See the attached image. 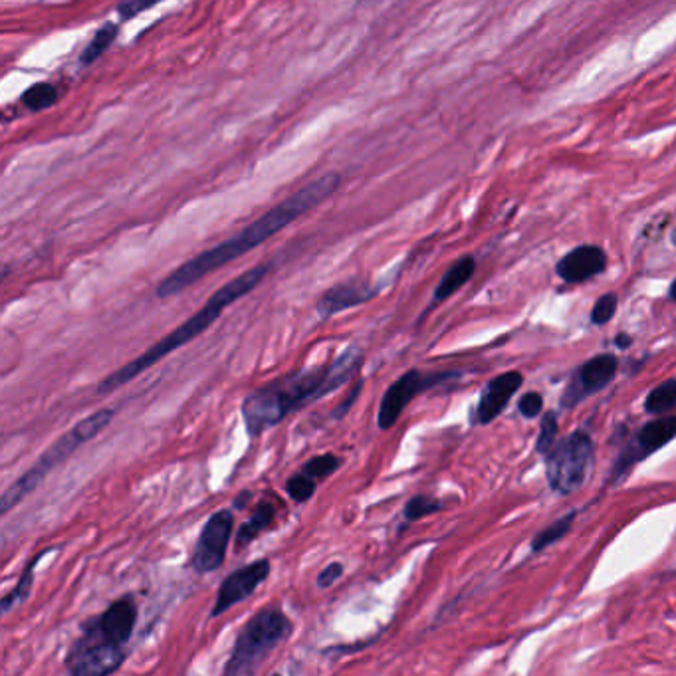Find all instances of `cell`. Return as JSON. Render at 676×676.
<instances>
[{
    "label": "cell",
    "mask_w": 676,
    "mask_h": 676,
    "mask_svg": "<svg viewBox=\"0 0 676 676\" xmlns=\"http://www.w3.org/2000/svg\"><path fill=\"white\" fill-rule=\"evenodd\" d=\"M339 183H341V177L338 173H328L320 179L310 181L306 187L296 191L286 201L278 203L274 209L264 213L254 223L244 226L234 236L226 238L221 244H217L213 248H207L205 252L197 254L195 258H191V260L183 262L179 268H175L157 286V290H155L157 298L167 300V298L181 294L183 290L191 288L193 284H197L205 276H209L215 270L230 264L232 260L244 256L252 248L264 244L268 238L276 236L280 230H284L286 226L292 225L294 221H298L300 217H304L306 213H310L312 209H316L324 201H328L338 191Z\"/></svg>",
    "instance_id": "obj_1"
},
{
    "label": "cell",
    "mask_w": 676,
    "mask_h": 676,
    "mask_svg": "<svg viewBox=\"0 0 676 676\" xmlns=\"http://www.w3.org/2000/svg\"><path fill=\"white\" fill-rule=\"evenodd\" d=\"M363 363L359 347H347L336 361L300 369L252 391L242 401V421L250 439L280 425L290 413L324 399L345 385Z\"/></svg>",
    "instance_id": "obj_2"
},
{
    "label": "cell",
    "mask_w": 676,
    "mask_h": 676,
    "mask_svg": "<svg viewBox=\"0 0 676 676\" xmlns=\"http://www.w3.org/2000/svg\"><path fill=\"white\" fill-rule=\"evenodd\" d=\"M268 272H270V264L264 262V264H258V266L242 272L240 276L232 278L230 282H226L225 286L219 288L197 314H193L189 320H185L181 326H177L165 338L155 341L147 351H143L141 355H137L135 359H131L129 363H125L123 367H119L117 371L110 373L96 387L98 395L113 393L115 389L133 381L143 371H147L149 367H153L155 363L165 359L169 353L181 349L183 345H187L193 339L199 338L201 334H205L223 316V312L228 306H232L234 302H238L240 298L250 294L256 286H260Z\"/></svg>",
    "instance_id": "obj_3"
},
{
    "label": "cell",
    "mask_w": 676,
    "mask_h": 676,
    "mask_svg": "<svg viewBox=\"0 0 676 676\" xmlns=\"http://www.w3.org/2000/svg\"><path fill=\"white\" fill-rule=\"evenodd\" d=\"M137 603L123 595L88 619L66 655V671L74 676H106L115 673L127 655V643L137 625Z\"/></svg>",
    "instance_id": "obj_4"
},
{
    "label": "cell",
    "mask_w": 676,
    "mask_h": 676,
    "mask_svg": "<svg viewBox=\"0 0 676 676\" xmlns=\"http://www.w3.org/2000/svg\"><path fill=\"white\" fill-rule=\"evenodd\" d=\"M113 409H100L80 423H76L68 433H64L60 439H56L46 451L38 456V460L18 478L14 480L0 498V512L8 514L14 506H18L30 492H34L42 480L64 460H68L80 447H84L88 441L98 437L113 419Z\"/></svg>",
    "instance_id": "obj_5"
},
{
    "label": "cell",
    "mask_w": 676,
    "mask_h": 676,
    "mask_svg": "<svg viewBox=\"0 0 676 676\" xmlns=\"http://www.w3.org/2000/svg\"><path fill=\"white\" fill-rule=\"evenodd\" d=\"M292 619L276 609L264 607L250 617L236 635L232 653L225 665L226 676L254 675L268 661V657L292 637Z\"/></svg>",
    "instance_id": "obj_6"
},
{
    "label": "cell",
    "mask_w": 676,
    "mask_h": 676,
    "mask_svg": "<svg viewBox=\"0 0 676 676\" xmlns=\"http://www.w3.org/2000/svg\"><path fill=\"white\" fill-rule=\"evenodd\" d=\"M595 445L589 433L573 431L546 454V476L550 488L562 496L579 490L593 464Z\"/></svg>",
    "instance_id": "obj_7"
},
{
    "label": "cell",
    "mask_w": 676,
    "mask_h": 676,
    "mask_svg": "<svg viewBox=\"0 0 676 676\" xmlns=\"http://www.w3.org/2000/svg\"><path fill=\"white\" fill-rule=\"evenodd\" d=\"M452 377H458V375L452 371H441V373H423L421 369L405 371L397 381H393L387 387L385 395L381 397L379 411H377V427L381 431L393 429L413 399L449 381Z\"/></svg>",
    "instance_id": "obj_8"
},
{
    "label": "cell",
    "mask_w": 676,
    "mask_h": 676,
    "mask_svg": "<svg viewBox=\"0 0 676 676\" xmlns=\"http://www.w3.org/2000/svg\"><path fill=\"white\" fill-rule=\"evenodd\" d=\"M675 437L676 415L663 417V419L647 423L643 429L637 431V435L627 443V447L623 449V452L619 454V458L615 460V464L611 468V482H617L619 478H623L625 474H629V470L637 462L647 460L651 454L661 451Z\"/></svg>",
    "instance_id": "obj_9"
},
{
    "label": "cell",
    "mask_w": 676,
    "mask_h": 676,
    "mask_svg": "<svg viewBox=\"0 0 676 676\" xmlns=\"http://www.w3.org/2000/svg\"><path fill=\"white\" fill-rule=\"evenodd\" d=\"M234 532V514L230 510L215 512L201 530L189 565L197 573H211L225 564L226 550Z\"/></svg>",
    "instance_id": "obj_10"
},
{
    "label": "cell",
    "mask_w": 676,
    "mask_h": 676,
    "mask_svg": "<svg viewBox=\"0 0 676 676\" xmlns=\"http://www.w3.org/2000/svg\"><path fill=\"white\" fill-rule=\"evenodd\" d=\"M619 369V359L613 353H601L587 359L579 369H575L573 377L565 387L560 405L564 409H573L583 403L587 397L603 391L613 379Z\"/></svg>",
    "instance_id": "obj_11"
},
{
    "label": "cell",
    "mask_w": 676,
    "mask_h": 676,
    "mask_svg": "<svg viewBox=\"0 0 676 676\" xmlns=\"http://www.w3.org/2000/svg\"><path fill=\"white\" fill-rule=\"evenodd\" d=\"M272 565L268 560H258L252 564L244 565L236 571H232L230 575H226L217 591V599H215V607L211 617H221L225 615L228 609H232L234 605L246 601L252 593H256V589L268 579Z\"/></svg>",
    "instance_id": "obj_12"
},
{
    "label": "cell",
    "mask_w": 676,
    "mask_h": 676,
    "mask_svg": "<svg viewBox=\"0 0 676 676\" xmlns=\"http://www.w3.org/2000/svg\"><path fill=\"white\" fill-rule=\"evenodd\" d=\"M524 385V375L520 371H506L494 379H490L478 399L476 405V423L490 425L512 401V397Z\"/></svg>",
    "instance_id": "obj_13"
},
{
    "label": "cell",
    "mask_w": 676,
    "mask_h": 676,
    "mask_svg": "<svg viewBox=\"0 0 676 676\" xmlns=\"http://www.w3.org/2000/svg\"><path fill=\"white\" fill-rule=\"evenodd\" d=\"M607 270V254L601 246L581 244L560 258L556 272L565 284H581Z\"/></svg>",
    "instance_id": "obj_14"
},
{
    "label": "cell",
    "mask_w": 676,
    "mask_h": 676,
    "mask_svg": "<svg viewBox=\"0 0 676 676\" xmlns=\"http://www.w3.org/2000/svg\"><path fill=\"white\" fill-rule=\"evenodd\" d=\"M377 292L379 288L371 286L369 282H341L322 294L316 310L324 320H328L343 310H351L373 300Z\"/></svg>",
    "instance_id": "obj_15"
},
{
    "label": "cell",
    "mask_w": 676,
    "mask_h": 676,
    "mask_svg": "<svg viewBox=\"0 0 676 676\" xmlns=\"http://www.w3.org/2000/svg\"><path fill=\"white\" fill-rule=\"evenodd\" d=\"M276 516H278V506L276 502H270V500H262L256 504L252 516L248 522H244L240 528H238V534H236V550H244L250 542H254L262 532L270 530L276 522Z\"/></svg>",
    "instance_id": "obj_16"
},
{
    "label": "cell",
    "mask_w": 676,
    "mask_h": 676,
    "mask_svg": "<svg viewBox=\"0 0 676 676\" xmlns=\"http://www.w3.org/2000/svg\"><path fill=\"white\" fill-rule=\"evenodd\" d=\"M474 270H476V260L474 256L466 254L462 258H458L451 268L445 272V276L441 278L439 286L435 288V296H433V302L435 304H441L445 300H449L451 296H454L472 276H474Z\"/></svg>",
    "instance_id": "obj_17"
},
{
    "label": "cell",
    "mask_w": 676,
    "mask_h": 676,
    "mask_svg": "<svg viewBox=\"0 0 676 676\" xmlns=\"http://www.w3.org/2000/svg\"><path fill=\"white\" fill-rule=\"evenodd\" d=\"M48 552H52V550H44V552H40L38 556H34L30 562H28V565L24 567V571H22V575L18 577V581H16V585H14V589L12 591H8L4 597H2V603H0V611L6 615V613H10L12 609H16L18 605H22L28 597H30V589H32V581H34V571H36V565H38V562L44 558V556H48Z\"/></svg>",
    "instance_id": "obj_18"
},
{
    "label": "cell",
    "mask_w": 676,
    "mask_h": 676,
    "mask_svg": "<svg viewBox=\"0 0 676 676\" xmlns=\"http://www.w3.org/2000/svg\"><path fill=\"white\" fill-rule=\"evenodd\" d=\"M117 34H119V26L115 22H106L102 28H98L96 34L92 36V40L88 42V46L82 52L80 64L82 66H92L96 60H100L108 52V48L115 42Z\"/></svg>",
    "instance_id": "obj_19"
},
{
    "label": "cell",
    "mask_w": 676,
    "mask_h": 676,
    "mask_svg": "<svg viewBox=\"0 0 676 676\" xmlns=\"http://www.w3.org/2000/svg\"><path fill=\"white\" fill-rule=\"evenodd\" d=\"M60 92L50 82H38L22 94V104L32 113L44 112L58 104Z\"/></svg>",
    "instance_id": "obj_20"
},
{
    "label": "cell",
    "mask_w": 676,
    "mask_h": 676,
    "mask_svg": "<svg viewBox=\"0 0 676 676\" xmlns=\"http://www.w3.org/2000/svg\"><path fill=\"white\" fill-rule=\"evenodd\" d=\"M575 516H577V512L573 510V512H569V514L562 516L560 520H556L554 524H550L548 528H544V530L534 538V542H532V552L540 554L542 550L554 546L556 542H560L562 538H565V536L569 534L573 522H575Z\"/></svg>",
    "instance_id": "obj_21"
},
{
    "label": "cell",
    "mask_w": 676,
    "mask_h": 676,
    "mask_svg": "<svg viewBox=\"0 0 676 676\" xmlns=\"http://www.w3.org/2000/svg\"><path fill=\"white\" fill-rule=\"evenodd\" d=\"M676 407V379L663 381L645 399V411L649 415H661Z\"/></svg>",
    "instance_id": "obj_22"
},
{
    "label": "cell",
    "mask_w": 676,
    "mask_h": 676,
    "mask_svg": "<svg viewBox=\"0 0 676 676\" xmlns=\"http://www.w3.org/2000/svg\"><path fill=\"white\" fill-rule=\"evenodd\" d=\"M443 510V502L433 498V496H427V494H419V496H413L407 504H405V510H403V516L407 522H419L421 518H427L431 514H437Z\"/></svg>",
    "instance_id": "obj_23"
},
{
    "label": "cell",
    "mask_w": 676,
    "mask_h": 676,
    "mask_svg": "<svg viewBox=\"0 0 676 676\" xmlns=\"http://www.w3.org/2000/svg\"><path fill=\"white\" fill-rule=\"evenodd\" d=\"M339 466H341V458H339L338 454L326 452V454H320V456L310 458V460L302 466V472L308 474L310 478H314V480L318 482V480H324V478H328L330 474H334Z\"/></svg>",
    "instance_id": "obj_24"
},
{
    "label": "cell",
    "mask_w": 676,
    "mask_h": 676,
    "mask_svg": "<svg viewBox=\"0 0 676 676\" xmlns=\"http://www.w3.org/2000/svg\"><path fill=\"white\" fill-rule=\"evenodd\" d=\"M286 492H288V496L294 502H300V504L308 502L314 496V492H316V480L300 470L298 474H294V476L288 478Z\"/></svg>",
    "instance_id": "obj_25"
},
{
    "label": "cell",
    "mask_w": 676,
    "mask_h": 676,
    "mask_svg": "<svg viewBox=\"0 0 676 676\" xmlns=\"http://www.w3.org/2000/svg\"><path fill=\"white\" fill-rule=\"evenodd\" d=\"M560 433V423H558V413L548 411L540 423V435L536 441V451L542 454H548V451L556 445Z\"/></svg>",
    "instance_id": "obj_26"
},
{
    "label": "cell",
    "mask_w": 676,
    "mask_h": 676,
    "mask_svg": "<svg viewBox=\"0 0 676 676\" xmlns=\"http://www.w3.org/2000/svg\"><path fill=\"white\" fill-rule=\"evenodd\" d=\"M617 308H619V298H617V294H613V292L603 294V296L595 302V306H593V310H591V324L597 326V328L609 324V322L613 320Z\"/></svg>",
    "instance_id": "obj_27"
},
{
    "label": "cell",
    "mask_w": 676,
    "mask_h": 676,
    "mask_svg": "<svg viewBox=\"0 0 676 676\" xmlns=\"http://www.w3.org/2000/svg\"><path fill=\"white\" fill-rule=\"evenodd\" d=\"M544 409V397L536 391L522 395V399L518 401V411L524 419H536Z\"/></svg>",
    "instance_id": "obj_28"
},
{
    "label": "cell",
    "mask_w": 676,
    "mask_h": 676,
    "mask_svg": "<svg viewBox=\"0 0 676 676\" xmlns=\"http://www.w3.org/2000/svg\"><path fill=\"white\" fill-rule=\"evenodd\" d=\"M163 0H123V2H119V6H117V14L123 18V20H131V18H135L137 14H141V12H145V10H149V8H153V6H157V4H161Z\"/></svg>",
    "instance_id": "obj_29"
},
{
    "label": "cell",
    "mask_w": 676,
    "mask_h": 676,
    "mask_svg": "<svg viewBox=\"0 0 676 676\" xmlns=\"http://www.w3.org/2000/svg\"><path fill=\"white\" fill-rule=\"evenodd\" d=\"M341 575H343V565L339 564V562L326 565V567L320 571V575H318V587H322V589L332 587Z\"/></svg>",
    "instance_id": "obj_30"
},
{
    "label": "cell",
    "mask_w": 676,
    "mask_h": 676,
    "mask_svg": "<svg viewBox=\"0 0 676 676\" xmlns=\"http://www.w3.org/2000/svg\"><path fill=\"white\" fill-rule=\"evenodd\" d=\"M361 387H363V379H359L357 383H355V387L351 389V395H347L341 403L338 405V409L334 411V419H343L345 415H347V411L351 409V405L355 403V399L359 397V393H361Z\"/></svg>",
    "instance_id": "obj_31"
},
{
    "label": "cell",
    "mask_w": 676,
    "mask_h": 676,
    "mask_svg": "<svg viewBox=\"0 0 676 676\" xmlns=\"http://www.w3.org/2000/svg\"><path fill=\"white\" fill-rule=\"evenodd\" d=\"M615 343H617L619 349H629L631 343H633V338H631L629 334H619V336L615 338Z\"/></svg>",
    "instance_id": "obj_32"
},
{
    "label": "cell",
    "mask_w": 676,
    "mask_h": 676,
    "mask_svg": "<svg viewBox=\"0 0 676 676\" xmlns=\"http://www.w3.org/2000/svg\"><path fill=\"white\" fill-rule=\"evenodd\" d=\"M669 298H671V300H675L676 302V280L673 282V284H671V288H669Z\"/></svg>",
    "instance_id": "obj_33"
},
{
    "label": "cell",
    "mask_w": 676,
    "mask_h": 676,
    "mask_svg": "<svg viewBox=\"0 0 676 676\" xmlns=\"http://www.w3.org/2000/svg\"><path fill=\"white\" fill-rule=\"evenodd\" d=\"M671 240H673V244L676 246V228L673 230V236H671Z\"/></svg>",
    "instance_id": "obj_34"
}]
</instances>
